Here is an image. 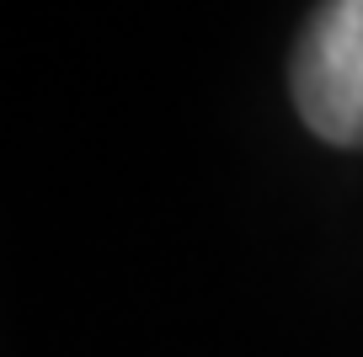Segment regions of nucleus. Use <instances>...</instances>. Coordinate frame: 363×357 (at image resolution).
<instances>
[{
    "label": "nucleus",
    "instance_id": "obj_1",
    "mask_svg": "<svg viewBox=\"0 0 363 357\" xmlns=\"http://www.w3.org/2000/svg\"><path fill=\"white\" fill-rule=\"evenodd\" d=\"M289 80L310 134L363 149V0H320L310 11Z\"/></svg>",
    "mask_w": 363,
    "mask_h": 357
}]
</instances>
